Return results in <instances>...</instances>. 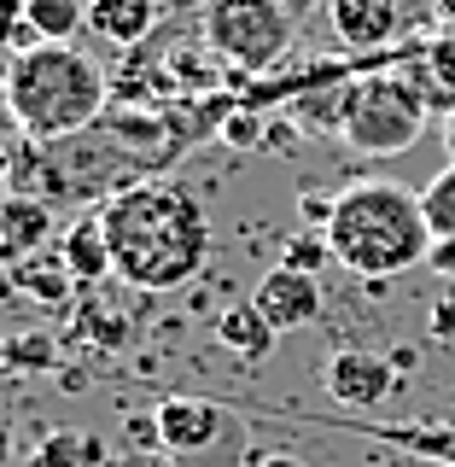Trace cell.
<instances>
[{"label":"cell","mask_w":455,"mask_h":467,"mask_svg":"<svg viewBox=\"0 0 455 467\" xmlns=\"http://www.w3.org/2000/svg\"><path fill=\"white\" fill-rule=\"evenodd\" d=\"M204 47L233 77H269L292 53V6L286 0H204L199 12Z\"/></svg>","instance_id":"5"},{"label":"cell","mask_w":455,"mask_h":467,"mask_svg":"<svg viewBox=\"0 0 455 467\" xmlns=\"http://www.w3.org/2000/svg\"><path fill=\"white\" fill-rule=\"evenodd\" d=\"M408 77H415V65H408ZM420 94H427V106H444L455 111V24H444L438 36L420 47Z\"/></svg>","instance_id":"15"},{"label":"cell","mask_w":455,"mask_h":467,"mask_svg":"<svg viewBox=\"0 0 455 467\" xmlns=\"http://www.w3.org/2000/svg\"><path fill=\"white\" fill-rule=\"evenodd\" d=\"M111 450L99 432H77V427H53L47 438L36 444V456H29V467H106Z\"/></svg>","instance_id":"16"},{"label":"cell","mask_w":455,"mask_h":467,"mask_svg":"<svg viewBox=\"0 0 455 467\" xmlns=\"http://www.w3.org/2000/svg\"><path fill=\"white\" fill-rule=\"evenodd\" d=\"M420 211H427L432 240H455V158L420 187Z\"/></svg>","instance_id":"19"},{"label":"cell","mask_w":455,"mask_h":467,"mask_svg":"<svg viewBox=\"0 0 455 467\" xmlns=\"http://www.w3.org/2000/svg\"><path fill=\"white\" fill-rule=\"evenodd\" d=\"M444 140H450V152H455V111H450V123H444Z\"/></svg>","instance_id":"33"},{"label":"cell","mask_w":455,"mask_h":467,"mask_svg":"<svg viewBox=\"0 0 455 467\" xmlns=\"http://www.w3.org/2000/svg\"><path fill=\"white\" fill-rule=\"evenodd\" d=\"M216 339H222L228 357H240V362H263L274 350V339L281 333L269 327V316L257 310V298H245V304H228L222 316H216Z\"/></svg>","instance_id":"14"},{"label":"cell","mask_w":455,"mask_h":467,"mask_svg":"<svg viewBox=\"0 0 455 467\" xmlns=\"http://www.w3.org/2000/svg\"><path fill=\"white\" fill-rule=\"evenodd\" d=\"M286 269H298V275H321L333 263V245H327V234L321 228H304V234H292L286 240Z\"/></svg>","instance_id":"21"},{"label":"cell","mask_w":455,"mask_h":467,"mask_svg":"<svg viewBox=\"0 0 455 467\" xmlns=\"http://www.w3.org/2000/svg\"><path fill=\"white\" fill-rule=\"evenodd\" d=\"M432 339L455 345V292H450V298H438V304H432Z\"/></svg>","instance_id":"24"},{"label":"cell","mask_w":455,"mask_h":467,"mask_svg":"<svg viewBox=\"0 0 455 467\" xmlns=\"http://www.w3.org/2000/svg\"><path fill=\"white\" fill-rule=\"evenodd\" d=\"M77 333H82V339L94 345V350H129V345H135V321L117 310V304H111L99 286L82 298V310H77Z\"/></svg>","instance_id":"17"},{"label":"cell","mask_w":455,"mask_h":467,"mask_svg":"<svg viewBox=\"0 0 455 467\" xmlns=\"http://www.w3.org/2000/svg\"><path fill=\"white\" fill-rule=\"evenodd\" d=\"M321 234L333 245V263H345L368 286L398 281V275L427 263V252H432L420 193L403 182H386V175H362L345 193H333V216Z\"/></svg>","instance_id":"2"},{"label":"cell","mask_w":455,"mask_h":467,"mask_svg":"<svg viewBox=\"0 0 455 467\" xmlns=\"http://www.w3.org/2000/svg\"><path fill=\"white\" fill-rule=\"evenodd\" d=\"M99 223L111 240L117 281L129 292H175L211 263V216L170 175L123 187L99 204Z\"/></svg>","instance_id":"1"},{"label":"cell","mask_w":455,"mask_h":467,"mask_svg":"<svg viewBox=\"0 0 455 467\" xmlns=\"http://www.w3.org/2000/svg\"><path fill=\"white\" fill-rule=\"evenodd\" d=\"M327 18L350 53H386L403 29V0H327Z\"/></svg>","instance_id":"9"},{"label":"cell","mask_w":455,"mask_h":467,"mask_svg":"<svg viewBox=\"0 0 455 467\" xmlns=\"http://www.w3.org/2000/svg\"><path fill=\"white\" fill-rule=\"evenodd\" d=\"M0 362H6V368H24V374H41V368H53V362H58V350H53L47 333H24V339L0 345Z\"/></svg>","instance_id":"20"},{"label":"cell","mask_w":455,"mask_h":467,"mask_svg":"<svg viewBox=\"0 0 455 467\" xmlns=\"http://www.w3.org/2000/svg\"><path fill=\"white\" fill-rule=\"evenodd\" d=\"M0 467H12V420H0Z\"/></svg>","instance_id":"28"},{"label":"cell","mask_w":455,"mask_h":467,"mask_svg":"<svg viewBox=\"0 0 455 467\" xmlns=\"http://www.w3.org/2000/svg\"><path fill=\"white\" fill-rule=\"evenodd\" d=\"M158 24V0H88V29L111 47H140Z\"/></svg>","instance_id":"13"},{"label":"cell","mask_w":455,"mask_h":467,"mask_svg":"<svg viewBox=\"0 0 455 467\" xmlns=\"http://www.w3.org/2000/svg\"><path fill=\"white\" fill-rule=\"evenodd\" d=\"M152 415H158V444H164V456H181V462L204 456V450L222 444V438H233V415L211 398H164Z\"/></svg>","instance_id":"7"},{"label":"cell","mask_w":455,"mask_h":467,"mask_svg":"<svg viewBox=\"0 0 455 467\" xmlns=\"http://www.w3.org/2000/svg\"><path fill=\"white\" fill-rule=\"evenodd\" d=\"M24 47H41L24 24V0H0V53H24Z\"/></svg>","instance_id":"22"},{"label":"cell","mask_w":455,"mask_h":467,"mask_svg":"<svg viewBox=\"0 0 455 467\" xmlns=\"http://www.w3.org/2000/svg\"><path fill=\"white\" fill-rule=\"evenodd\" d=\"M252 298H257V310L269 316L274 333H304V327L321 321V281H315V275L286 269V263H274V269L263 275Z\"/></svg>","instance_id":"8"},{"label":"cell","mask_w":455,"mask_h":467,"mask_svg":"<svg viewBox=\"0 0 455 467\" xmlns=\"http://www.w3.org/2000/svg\"><path fill=\"white\" fill-rule=\"evenodd\" d=\"M427 129V94L420 82L408 77V65H386V70H368V77H350V94H345V146L368 158H398L420 140Z\"/></svg>","instance_id":"4"},{"label":"cell","mask_w":455,"mask_h":467,"mask_svg":"<svg viewBox=\"0 0 455 467\" xmlns=\"http://www.w3.org/2000/svg\"><path fill=\"white\" fill-rule=\"evenodd\" d=\"M216 140L222 146H257V117L252 111H228L222 129H216Z\"/></svg>","instance_id":"23"},{"label":"cell","mask_w":455,"mask_h":467,"mask_svg":"<svg viewBox=\"0 0 455 467\" xmlns=\"http://www.w3.org/2000/svg\"><path fill=\"white\" fill-rule=\"evenodd\" d=\"M158 6H164V0H158Z\"/></svg>","instance_id":"34"},{"label":"cell","mask_w":455,"mask_h":467,"mask_svg":"<svg viewBox=\"0 0 455 467\" xmlns=\"http://www.w3.org/2000/svg\"><path fill=\"white\" fill-rule=\"evenodd\" d=\"M6 117L18 123L24 140H65L94 129L111 106V77L99 70V58H88L77 41L70 47H24L6 65Z\"/></svg>","instance_id":"3"},{"label":"cell","mask_w":455,"mask_h":467,"mask_svg":"<svg viewBox=\"0 0 455 467\" xmlns=\"http://www.w3.org/2000/svg\"><path fill=\"white\" fill-rule=\"evenodd\" d=\"M6 275H12V286L24 292L29 304H41V310H70V298H77V275L65 269V257H58V245L53 252H29L18 263H6Z\"/></svg>","instance_id":"11"},{"label":"cell","mask_w":455,"mask_h":467,"mask_svg":"<svg viewBox=\"0 0 455 467\" xmlns=\"http://www.w3.org/2000/svg\"><path fill=\"white\" fill-rule=\"evenodd\" d=\"M58 257H65V269L77 275L82 292L117 281V263H111V240H106V223H99V211H77L65 228H58Z\"/></svg>","instance_id":"10"},{"label":"cell","mask_w":455,"mask_h":467,"mask_svg":"<svg viewBox=\"0 0 455 467\" xmlns=\"http://www.w3.org/2000/svg\"><path fill=\"white\" fill-rule=\"evenodd\" d=\"M438 12H444V24H455V0H438Z\"/></svg>","instance_id":"31"},{"label":"cell","mask_w":455,"mask_h":467,"mask_svg":"<svg viewBox=\"0 0 455 467\" xmlns=\"http://www.w3.org/2000/svg\"><path fill=\"white\" fill-rule=\"evenodd\" d=\"M146 467H187V462H181V456H152Z\"/></svg>","instance_id":"30"},{"label":"cell","mask_w":455,"mask_h":467,"mask_svg":"<svg viewBox=\"0 0 455 467\" xmlns=\"http://www.w3.org/2000/svg\"><path fill=\"white\" fill-rule=\"evenodd\" d=\"M257 467H310V462H298V456H263Z\"/></svg>","instance_id":"29"},{"label":"cell","mask_w":455,"mask_h":467,"mask_svg":"<svg viewBox=\"0 0 455 467\" xmlns=\"http://www.w3.org/2000/svg\"><path fill=\"white\" fill-rule=\"evenodd\" d=\"M24 24L36 41H53V47H70L88 24V0H24Z\"/></svg>","instance_id":"18"},{"label":"cell","mask_w":455,"mask_h":467,"mask_svg":"<svg viewBox=\"0 0 455 467\" xmlns=\"http://www.w3.org/2000/svg\"><path fill=\"white\" fill-rule=\"evenodd\" d=\"M391 368H398V374H408V368H415V350H408V345H398V350H391Z\"/></svg>","instance_id":"27"},{"label":"cell","mask_w":455,"mask_h":467,"mask_svg":"<svg viewBox=\"0 0 455 467\" xmlns=\"http://www.w3.org/2000/svg\"><path fill=\"white\" fill-rule=\"evenodd\" d=\"M298 211H304V223H310V228H315V223L327 228V216H333V199H315V193H304V199H298Z\"/></svg>","instance_id":"25"},{"label":"cell","mask_w":455,"mask_h":467,"mask_svg":"<svg viewBox=\"0 0 455 467\" xmlns=\"http://www.w3.org/2000/svg\"><path fill=\"white\" fill-rule=\"evenodd\" d=\"M427 263L438 275H455V240H432V252H427Z\"/></svg>","instance_id":"26"},{"label":"cell","mask_w":455,"mask_h":467,"mask_svg":"<svg viewBox=\"0 0 455 467\" xmlns=\"http://www.w3.org/2000/svg\"><path fill=\"white\" fill-rule=\"evenodd\" d=\"M53 234V204L41 199H24V193H6L0 199V245H6V263H18L29 252H47Z\"/></svg>","instance_id":"12"},{"label":"cell","mask_w":455,"mask_h":467,"mask_svg":"<svg viewBox=\"0 0 455 467\" xmlns=\"http://www.w3.org/2000/svg\"><path fill=\"white\" fill-rule=\"evenodd\" d=\"M6 65H12V58H6V53H0V99H6Z\"/></svg>","instance_id":"32"},{"label":"cell","mask_w":455,"mask_h":467,"mask_svg":"<svg viewBox=\"0 0 455 467\" xmlns=\"http://www.w3.org/2000/svg\"><path fill=\"white\" fill-rule=\"evenodd\" d=\"M321 391L345 415H374L398 391V368H391V357H374V350H333L321 368Z\"/></svg>","instance_id":"6"}]
</instances>
